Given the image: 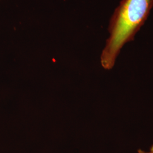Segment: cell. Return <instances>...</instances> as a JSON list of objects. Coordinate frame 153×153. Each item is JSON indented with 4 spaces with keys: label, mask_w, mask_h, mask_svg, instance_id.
<instances>
[{
    "label": "cell",
    "mask_w": 153,
    "mask_h": 153,
    "mask_svg": "<svg viewBox=\"0 0 153 153\" xmlns=\"http://www.w3.org/2000/svg\"><path fill=\"white\" fill-rule=\"evenodd\" d=\"M153 7V0H121L109 21V38L100 56L105 70L112 69L121 49L133 41Z\"/></svg>",
    "instance_id": "obj_1"
},
{
    "label": "cell",
    "mask_w": 153,
    "mask_h": 153,
    "mask_svg": "<svg viewBox=\"0 0 153 153\" xmlns=\"http://www.w3.org/2000/svg\"><path fill=\"white\" fill-rule=\"evenodd\" d=\"M137 153H153V144L148 151H145L141 149H139L137 150Z\"/></svg>",
    "instance_id": "obj_2"
}]
</instances>
